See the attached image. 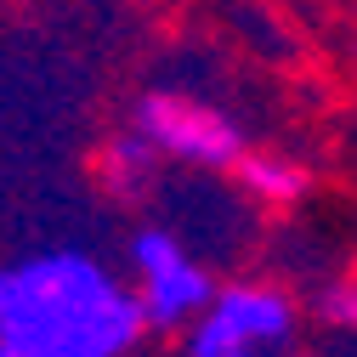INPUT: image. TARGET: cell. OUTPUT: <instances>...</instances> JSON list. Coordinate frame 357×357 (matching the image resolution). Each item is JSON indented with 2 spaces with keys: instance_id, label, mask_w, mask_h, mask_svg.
Segmentation results:
<instances>
[{
  "instance_id": "5",
  "label": "cell",
  "mask_w": 357,
  "mask_h": 357,
  "mask_svg": "<svg viewBox=\"0 0 357 357\" xmlns=\"http://www.w3.org/2000/svg\"><path fill=\"white\" fill-rule=\"evenodd\" d=\"M159 165H165V153L142 137L137 125L114 130V137L102 142V153H97V176H102V188H108L114 199H125V204H142V199L153 193Z\"/></svg>"
},
{
  "instance_id": "3",
  "label": "cell",
  "mask_w": 357,
  "mask_h": 357,
  "mask_svg": "<svg viewBox=\"0 0 357 357\" xmlns=\"http://www.w3.org/2000/svg\"><path fill=\"white\" fill-rule=\"evenodd\" d=\"M125 261H130V289L142 301L148 329H188L221 289L204 255H193L188 238L170 227H137L125 238Z\"/></svg>"
},
{
  "instance_id": "8",
  "label": "cell",
  "mask_w": 357,
  "mask_h": 357,
  "mask_svg": "<svg viewBox=\"0 0 357 357\" xmlns=\"http://www.w3.org/2000/svg\"><path fill=\"white\" fill-rule=\"evenodd\" d=\"M273 357H306V351H295V346H284V351H273Z\"/></svg>"
},
{
  "instance_id": "1",
  "label": "cell",
  "mask_w": 357,
  "mask_h": 357,
  "mask_svg": "<svg viewBox=\"0 0 357 357\" xmlns=\"http://www.w3.org/2000/svg\"><path fill=\"white\" fill-rule=\"evenodd\" d=\"M142 301L85 250H40L0 266V346L17 357H130Z\"/></svg>"
},
{
  "instance_id": "6",
  "label": "cell",
  "mask_w": 357,
  "mask_h": 357,
  "mask_svg": "<svg viewBox=\"0 0 357 357\" xmlns=\"http://www.w3.org/2000/svg\"><path fill=\"white\" fill-rule=\"evenodd\" d=\"M233 182L255 199V204H301L306 199V188H312V176H306V165H295V159H284V153H238V165H233Z\"/></svg>"
},
{
  "instance_id": "2",
  "label": "cell",
  "mask_w": 357,
  "mask_h": 357,
  "mask_svg": "<svg viewBox=\"0 0 357 357\" xmlns=\"http://www.w3.org/2000/svg\"><path fill=\"white\" fill-rule=\"evenodd\" d=\"M295 295L266 278L221 284L188 324V357H273L295 340Z\"/></svg>"
},
{
  "instance_id": "9",
  "label": "cell",
  "mask_w": 357,
  "mask_h": 357,
  "mask_svg": "<svg viewBox=\"0 0 357 357\" xmlns=\"http://www.w3.org/2000/svg\"><path fill=\"white\" fill-rule=\"evenodd\" d=\"M0 357H17V351H12V346H0Z\"/></svg>"
},
{
  "instance_id": "4",
  "label": "cell",
  "mask_w": 357,
  "mask_h": 357,
  "mask_svg": "<svg viewBox=\"0 0 357 357\" xmlns=\"http://www.w3.org/2000/svg\"><path fill=\"white\" fill-rule=\"evenodd\" d=\"M130 125L188 170H233L244 153V130L227 108L199 102L188 91H142L130 102Z\"/></svg>"
},
{
  "instance_id": "7",
  "label": "cell",
  "mask_w": 357,
  "mask_h": 357,
  "mask_svg": "<svg viewBox=\"0 0 357 357\" xmlns=\"http://www.w3.org/2000/svg\"><path fill=\"white\" fill-rule=\"evenodd\" d=\"M312 306H318V318H324L329 329H351V335H357V278H335V284H324Z\"/></svg>"
}]
</instances>
